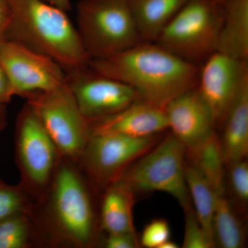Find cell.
<instances>
[{"label":"cell","mask_w":248,"mask_h":248,"mask_svg":"<svg viewBox=\"0 0 248 248\" xmlns=\"http://www.w3.org/2000/svg\"><path fill=\"white\" fill-rule=\"evenodd\" d=\"M36 208L19 184H8L0 177V220L16 213L33 214Z\"/></svg>","instance_id":"obj_23"},{"label":"cell","mask_w":248,"mask_h":248,"mask_svg":"<svg viewBox=\"0 0 248 248\" xmlns=\"http://www.w3.org/2000/svg\"><path fill=\"white\" fill-rule=\"evenodd\" d=\"M164 110L169 129L186 151L195 149L215 133L213 114L197 88L173 99Z\"/></svg>","instance_id":"obj_13"},{"label":"cell","mask_w":248,"mask_h":248,"mask_svg":"<svg viewBox=\"0 0 248 248\" xmlns=\"http://www.w3.org/2000/svg\"><path fill=\"white\" fill-rule=\"evenodd\" d=\"M10 24V12L4 0H0V48L8 39Z\"/></svg>","instance_id":"obj_29"},{"label":"cell","mask_w":248,"mask_h":248,"mask_svg":"<svg viewBox=\"0 0 248 248\" xmlns=\"http://www.w3.org/2000/svg\"><path fill=\"white\" fill-rule=\"evenodd\" d=\"M185 230L182 247L184 248H212L215 242L209 237L200 224L192 206L185 209Z\"/></svg>","instance_id":"obj_24"},{"label":"cell","mask_w":248,"mask_h":248,"mask_svg":"<svg viewBox=\"0 0 248 248\" xmlns=\"http://www.w3.org/2000/svg\"><path fill=\"white\" fill-rule=\"evenodd\" d=\"M222 12L215 0H189L161 31L156 43L186 61L217 52Z\"/></svg>","instance_id":"obj_6"},{"label":"cell","mask_w":248,"mask_h":248,"mask_svg":"<svg viewBox=\"0 0 248 248\" xmlns=\"http://www.w3.org/2000/svg\"><path fill=\"white\" fill-rule=\"evenodd\" d=\"M107 248H137L140 247L136 232L107 233L102 239Z\"/></svg>","instance_id":"obj_27"},{"label":"cell","mask_w":248,"mask_h":248,"mask_svg":"<svg viewBox=\"0 0 248 248\" xmlns=\"http://www.w3.org/2000/svg\"><path fill=\"white\" fill-rule=\"evenodd\" d=\"M137 45L101 60L89 67L102 76L133 88L142 100L164 109L174 98L197 88L200 70L151 42Z\"/></svg>","instance_id":"obj_2"},{"label":"cell","mask_w":248,"mask_h":248,"mask_svg":"<svg viewBox=\"0 0 248 248\" xmlns=\"http://www.w3.org/2000/svg\"><path fill=\"white\" fill-rule=\"evenodd\" d=\"M45 1L66 12L71 9V0H45Z\"/></svg>","instance_id":"obj_31"},{"label":"cell","mask_w":248,"mask_h":248,"mask_svg":"<svg viewBox=\"0 0 248 248\" xmlns=\"http://www.w3.org/2000/svg\"><path fill=\"white\" fill-rule=\"evenodd\" d=\"M170 238L169 222L164 218H155L148 223L142 232V246L148 248H159Z\"/></svg>","instance_id":"obj_26"},{"label":"cell","mask_w":248,"mask_h":248,"mask_svg":"<svg viewBox=\"0 0 248 248\" xmlns=\"http://www.w3.org/2000/svg\"><path fill=\"white\" fill-rule=\"evenodd\" d=\"M217 52L236 60L248 58V0H222Z\"/></svg>","instance_id":"obj_17"},{"label":"cell","mask_w":248,"mask_h":248,"mask_svg":"<svg viewBox=\"0 0 248 248\" xmlns=\"http://www.w3.org/2000/svg\"><path fill=\"white\" fill-rule=\"evenodd\" d=\"M185 175L190 200L204 231L214 242L213 221L216 195L213 187L193 164H186Z\"/></svg>","instance_id":"obj_20"},{"label":"cell","mask_w":248,"mask_h":248,"mask_svg":"<svg viewBox=\"0 0 248 248\" xmlns=\"http://www.w3.org/2000/svg\"><path fill=\"white\" fill-rule=\"evenodd\" d=\"M221 141L225 165L246 159L248 154V76L223 122Z\"/></svg>","instance_id":"obj_15"},{"label":"cell","mask_w":248,"mask_h":248,"mask_svg":"<svg viewBox=\"0 0 248 248\" xmlns=\"http://www.w3.org/2000/svg\"><path fill=\"white\" fill-rule=\"evenodd\" d=\"M230 184L233 194L239 203L248 202V164L246 159L228 165Z\"/></svg>","instance_id":"obj_25"},{"label":"cell","mask_w":248,"mask_h":248,"mask_svg":"<svg viewBox=\"0 0 248 248\" xmlns=\"http://www.w3.org/2000/svg\"><path fill=\"white\" fill-rule=\"evenodd\" d=\"M215 1H217V2H220V1H221L222 0H215Z\"/></svg>","instance_id":"obj_33"},{"label":"cell","mask_w":248,"mask_h":248,"mask_svg":"<svg viewBox=\"0 0 248 248\" xmlns=\"http://www.w3.org/2000/svg\"><path fill=\"white\" fill-rule=\"evenodd\" d=\"M19 185L37 205L43 203L62 158L58 147L29 104L18 113L15 131Z\"/></svg>","instance_id":"obj_4"},{"label":"cell","mask_w":248,"mask_h":248,"mask_svg":"<svg viewBox=\"0 0 248 248\" xmlns=\"http://www.w3.org/2000/svg\"><path fill=\"white\" fill-rule=\"evenodd\" d=\"M135 192L128 184L120 179L106 187L101 194L100 232L105 234L135 232L133 214Z\"/></svg>","instance_id":"obj_16"},{"label":"cell","mask_w":248,"mask_h":248,"mask_svg":"<svg viewBox=\"0 0 248 248\" xmlns=\"http://www.w3.org/2000/svg\"><path fill=\"white\" fill-rule=\"evenodd\" d=\"M248 61L215 52L200 72L197 89L213 114L215 125L223 124L245 78Z\"/></svg>","instance_id":"obj_12"},{"label":"cell","mask_w":248,"mask_h":248,"mask_svg":"<svg viewBox=\"0 0 248 248\" xmlns=\"http://www.w3.org/2000/svg\"><path fill=\"white\" fill-rule=\"evenodd\" d=\"M8 125V111L6 105H0V135Z\"/></svg>","instance_id":"obj_30"},{"label":"cell","mask_w":248,"mask_h":248,"mask_svg":"<svg viewBox=\"0 0 248 248\" xmlns=\"http://www.w3.org/2000/svg\"><path fill=\"white\" fill-rule=\"evenodd\" d=\"M42 247L32 214H14L0 220V248Z\"/></svg>","instance_id":"obj_21"},{"label":"cell","mask_w":248,"mask_h":248,"mask_svg":"<svg viewBox=\"0 0 248 248\" xmlns=\"http://www.w3.org/2000/svg\"><path fill=\"white\" fill-rule=\"evenodd\" d=\"M93 192L75 161L62 157L45 200L32 214L45 247L91 248L99 241Z\"/></svg>","instance_id":"obj_1"},{"label":"cell","mask_w":248,"mask_h":248,"mask_svg":"<svg viewBox=\"0 0 248 248\" xmlns=\"http://www.w3.org/2000/svg\"><path fill=\"white\" fill-rule=\"evenodd\" d=\"M91 135L112 133L131 138L155 136L169 129L164 110L139 99L123 110L90 123Z\"/></svg>","instance_id":"obj_14"},{"label":"cell","mask_w":248,"mask_h":248,"mask_svg":"<svg viewBox=\"0 0 248 248\" xmlns=\"http://www.w3.org/2000/svg\"><path fill=\"white\" fill-rule=\"evenodd\" d=\"M0 63L15 96L25 99L34 93L47 92L66 82V73L60 64L44 54L8 40L0 48Z\"/></svg>","instance_id":"obj_10"},{"label":"cell","mask_w":248,"mask_h":248,"mask_svg":"<svg viewBox=\"0 0 248 248\" xmlns=\"http://www.w3.org/2000/svg\"><path fill=\"white\" fill-rule=\"evenodd\" d=\"M76 27L91 60L109 58L141 40L127 0H81Z\"/></svg>","instance_id":"obj_5"},{"label":"cell","mask_w":248,"mask_h":248,"mask_svg":"<svg viewBox=\"0 0 248 248\" xmlns=\"http://www.w3.org/2000/svg\"><path fill=\"white\" fill-rule=\"evenodd\" d=\"M188 152L190 163L213 187L215 195H226V180L221 141L216 133L195 149Z\"/></svg>","instance_id":"obj_19"},{"label":"cell","mask_w":248,"mask_h":248,"mask_svg":"<svg viewBox=\"0 0 248 248\" xmlns=\"http://www.w3.org/2000/svg\"><path fill=\"white\" fill-rule=\"evenodd\" d=\"M156 141V135L138 138L112 133L91 135L77 164L93 193L101 195Z\"/></svg>","instance_id":"obj_9"},{"label":"cell","mask_w":248,"mask_h":248,"mask_svg":"<svg viewBox=\"0 0 248 248\" xmlns=\"http://www.w3.org/2000/svg\"><path fill=\"white\" fill-rule=\"evenodd\" d=\"M66 83L89 124L114 115L140 99L133 88L98 74L89 66L66 73Z\"/></svg>","instance_id":"obj_11"},{"label":"cell","mask_w":248,"mask_h":248,"mask_svg":"<svg viewBox=\"0 0 248 248\" xmlns=\"http://www.w3.org/2000/svg\"><path fill=\"white\" fill-rule=\"evenodd\" d=\"M179 245L176 244V243L170 241V239L168 240V241H165L164 244L161 245L159 248H179Z\"/></svg>","instance_id":"obj_32"},{"label":"cell","mask_w":248,"mask_h":248,"mask_svg":"<svg viewBox=\"0 0 248 248\" xmlns=\"http://www.w3.org/2000/svg\"><path fill=\"white\" fill-rule=\"evenodd\" d=\"M62 157L78 162L91 136L90 124L81 114L67 83L25 98Z\"/></svg>","instance_id":"obj_8"},{"label":"cell","mask_w":248,"mask_h":248,"mask_svg":"<svg viewBox=\"0 0 248 248\" xmlns=\"http://www.w3.org/2000/svg\"><path fill=\"white\" fill-rule=\"evenodd\" d=\"M213 230L215 245L223 248L244 246V228L226 195L216 197Z\"/></svg>","instance_id":"obj_22"},{"label":"cell","mask_w":248,"mask_h":248,"mask_svg":"<svg viewBox=\"0 0 248 248\" xmlns=\"http://www.w3.org/2000/svg\"><path fill=\"white\" fill-rule=\"evenodd\" d=\"M186 151L172 134L130 165L117 179L135 192H166L185 210L191 206L185 175Z\"/></svg>","instance_id":"obj_7"},{"label":"cell","mask_w":248,"mask_h":248,"mask_svg":"<svg viewBox=\"0 0 248 248\" xmlns=\"http://www.w3.org/2000/svg\"><path fill=\"white\" fill-rule=\"evenodd\" d=\"M189 0H127L140 40L155 42L161 31Z\"/></svg>","instance_id":"obj_18"},{"label":"cell","mask_w":248,"mask_h":248,"mask_svg":"<svg viewBox=\"0 0 248 248\" xmlns=\"http://www.w3.org/2000/svg\"><path fill=\"white\" fill-rule=\"evenodd\" d=\"M10 12L9 40L58 62L66 73L89 66L91 59L66 11L45 0H4Z\"/></svg>","instance_id":"obj_3"},{"label":"cell","mask_w":248,"mask_h":248,"mask_svg":"<svg viewBox=\"0 0 248 248\" xmlns=\"http://www.w3.org/2000/svg\"><path fill=\"white\" fill-rule=\"evenodd\" d=\"M15 96L9 78L0 63V105H6Z\"/></svg>","instance_id":"obj_28"}]
</instances>
